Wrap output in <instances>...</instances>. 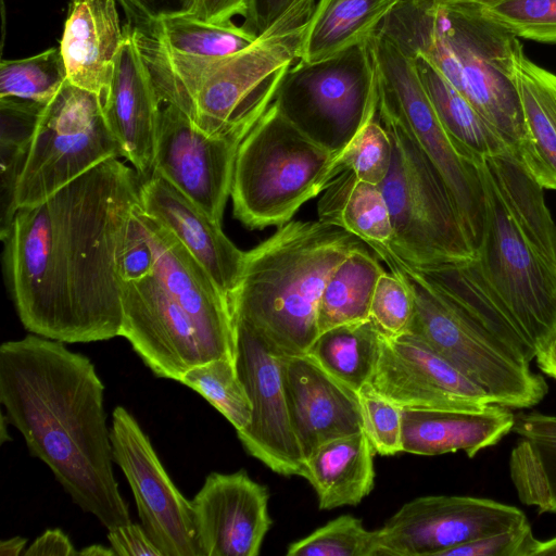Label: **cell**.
Segmentation results:
<instances>
[{
	"mask_svg": "<svg viewBox=\"0 0 556 556\" xmlns=\"http://www.w3.org/2000/svg\"><path fill=\"white\" fill-rule=\"evenodd\" d=\"M141 182L135 168L112 157L17 208L2 239L3 262L26 330L63 343L121 336L117 258Z\"/></svg>",
	"mask_w": 556,
	"mask_h": 556,
	"instance_id": "cell-1",
	"label": "cell"
},
{
	"mask_svg": "<svg viewBox=\"0 0 556 556\" xmlns=\"http://www.w3.org/2000/svg\"><path fill=\"white\" fill-rule=\"evenodd\" d=\"M104 386L91 361L37 334L0 346V402L29 453L106 529L131 522L113 471Z\"/></svg>",
	"mask_w": 556,
	"mask_h": 556,
	"instance_id": "cell-2",
	"label": "cell"
},
{
	"mask_svg": "<svg viewBox=\"0 0 556 556\" xmlns=\"http://www.w3.org/2000/svg\"><path fill=\"white\" fill-rule=\"evenodd\" d=\"M475 165L483 193L476 260L538 354L556 342V226L543 188L511 153Z\"/></svg>",
	"mask_w": 556,
	"mask_h": 556,
	"instance_id": "cell-3",
	"label": "cell"
},
{
	"mask_svg": "<svg viewBox=\"0 0 556 556\" xmlns=\"http://www.w3.org/2000/svg\"><path fill=\"white\" fill-rule=\"evenodd\" d=\"M314 8V0H300L251 46L218 59L173 54L131 26L161 101L176 104L203 131L216 135L257 122L274 103L283 76L301 59Z\"/></svg>",
	"mask_w": 556,
	"mask_h": 556,
	"instance_id": "cell-4",
	"label": "cell"
},
{
	"mask_svg": "<svg viewBox=\"0 0 556 556\" xmlns=\"http://www.w3.org/2000/svg\"><path fill=\"white\" fill-rule=\"evenodd\" d=\"M365 245L319 219L288 222L244 252L239 282L228 298L231 315L250 323L281 355L306 354L318 336V304L329 276Z\"/></svg>",
	"mask_w": 556,
	"mask_h": 556,
	"instance_id": "cell-5",
	"label": "cell"
},
{
	"mask_svg": "<svg viewBox=\"0 0 556 556\" xmlns=\"http://www.w3.org/2000/svg\"><path fill=\"white\" fill-rule=\"evenodd\" d=\"M337 156L294 127L274 102L238 149L233 216L250 229L287 224L339 174Z\"/></svg>",
	"mask_w": 556,
	"mask_h": 556,
	"instance_id": "cell-6",
	"label": "cell"
},
{
	"mask_svg": "<svg viewBox=\"0 0 556 556\" xmlns=\"http://www.w3.org/2000/svg\"><path fill=\"white\" fill-rule=\"evenodd\" d=\"M367 245L412 294L414 309L407 332L473 381L494 404L510 409L530 408L545 397L548 386L542 375L421 279L387 243Z\"/></svg>",
	"mask_w": 556,
	"mask_h": 556,
	"instance_id": "cell-7",
	"label": "cell"
},
{
	"mask_svg": "<svg viewBox=\"0 0 556 556\" xmlns=\"http://www.w3.org/2000/svg\"><path fill=\"white\" fill-rule=\"evenodd\" d=\"M440 41L431 63L494 128L517 159L525 139L513 77L517 37L465 3L438 0Z\"/></svg>",
	"mask_w": 556,
	"mask_h": 556,
	"instance_id": "cell-8",
	"label": "cell"
},
{
	"mask_svg": "<svg viewBox=\"0 0 556 556\" xmlns=\"http://www.w3.org/2000/svg\"><path fill=\"white\" fill-rule=\"evenodd\" d=\"M377 116L392 141L391 166L379 185L392 225L389 248L414 263L475 256L441 174L401 123Z\"/></svg>",
	"mask_w": 556,
	"mask_h": 556,
	"instance_id": "cell-9",
	"label": "cell"
},
{
	"mask_svg": "<svg viewBox=\"0 0 556 556\" xmlns=\"http://www.w3.org/2000/svg\"><path fill=\"white\" fill-rule=\"evenodd\" d=\"M274 102L307 138L339 155L377 116L378 80L368 41L319 61L299 60Z\"/></svg>",
	"mask_w": 556,
	"mask_h": 556,
	"instance_id": "cell-10",
	"label": "cell"
},
{
	"mask_svg": "<svg viewBox=\"0 0 556 556\" xmlns=\"http://www.w3.org/2000/svg\"><path fill=\"white\" fill-rule=\"evenodd\" d=\"M122 156L104 102L67 79L45 105L18 180L16 205L36 204L96 165Z\"/></svg>",
	"mask_w": 556,
	"mask_h": 556,
	"instance_id": "cell-11",
	"label": "cell"
},
{
	"mask_svg": "<svg viewBox=\"0 0 556 556\" xmlns=\"http://www.w3.org/2000/svg\"><path fill=\"white\" fill-rule=\"evenodd\" d=\"M378 80L379 114L401 123L443 177L476 253L483 225V193L475 164L442 127L412 60L379 33L368 40Z\"/></svg>",
	"mask_w": 556,
	"mask_h": 556,
	"instance_id": "cell-12",
	"label": "cell"
},
{
	"mask_svg": "<svg viewBox=\"0 0 556 556\" xmlns=\"http://www.w3.org/2000/svg\"><path fill=\"white\" fill-rule=\"evenodd\" d=\"M123 323L127 339L144 365L160 378H180L191 368L235 353L211 337L177 303L152 274L121 283Z\"/></svg>",
	"mask_w": 556,
	"mask_h": 556,
	"instance_id": "cell-13",
	"label": "cell"
},
{
	"mask_svg": "<svg viewBox=\"0 0 556 556\" xmlns=\"http://www.w3.org/2000/svg\"><path fill=\"white\" fill-rule=\"evenodd\" d=\"M257 122L208 135L182 109L162 102L154 170L222 224L238 149Z\"/></svg>",
	"mask_w": 556,
	"mask_h": 556,
	"instance_id": "cell-14",
	"label": "cell"
},
{
	"mask_svg": "<svg viewBox=\"0 0 556 556\" xmlns=\"http://www.w3.org/2000/svg\"><path fill=\"white\" fill-rule=\"evenodd\" d=\"M235 363L252 405L250 424L237 431L245 451L282 476L306 478V464L291 427L282 357L245 319L232 315Z\"/></svg>",
	"mask_w": 556,
	"mask_h": 556,
	"instance_id": "cell-15",
	"label": "cell"
},
{
	"mask_svg": "<svg viewBox=\"0 0 556 556\" xmlns=\"http://www.w3.org/2000/svg\"><path fill=\"white\" fill-rule=\"evenodd\" d=\"M113 459L134 493L141 526L162 556H202L191 501L176 488L148 435L123 406L113 412Z\"/></svg>",
	"mask_w": 556,
	"mask_h": 556,
	"instance_id": "cell-16",
	"label": "cell"
},
{
	"mask_svg": "<svg viewBox=\"0 0 556 556\" xmlns=\"http://www.w3.org/2000/svg\"><path fill=\"white\" fill-rule=\"evenodd\" d=\"M526 522L522 510L490 498L420 496L378 529L379 556H441L457 545Z\"/></svg>",
	"mask_w": 556,
	"mask_h": 556,
	"instance_id": "cell-17",
	"label": "cell"
},
{
	"mask_svg": "<svg viewBox=\"0 0 556 556\" xmlns=\"http://www.w3.org/2000/svg\"><path fill=\"white\" fill-rule=\"evenodd\" d=\"M370 383L384 397L406 409L494 404L480 387L409 332L400 336L383 332L380 357Z\"/></svg>",
	"mask_w": 556,
	"mask_h": 556,
	"instance_id": "cell-18",
	"label": "cell"
},
{
	"mask_svg": "<svg viewBox=\"0 0 556 556\" xmlns=\"http://www.w3.org/2000/svg\"><path fill=\"white\" fill-rule=\"evenodd\" d=\"M268 500L243 469L210 473L191 501L202 556H257L273 523Z\"/></svg>",
	"mask_w": 556,
	"mask_h": 556,
	"instance_id": "cell-19",
	"label": "cell"
},
{
	"mask_svg": "<svg viewBox=\"0 0 556 556\" xmlns=\"http://www.w3.org/2000/svg\"><path fill=\"white\" fill-rule=\"evenodd\" d=\"M290 422L304 458L321 444L363 430L356 391L307 354L282 357Z\"/></svg>",
	"mask_w": 556,
	"mask_h": 556,
	"instance_id": "cell-20",
	"label": "cell"
},
{
	"mask_svg": "<svg viewBox=\"0 0 556 556\" xmlns=\"http://www.w3.org/2000/svg\"><path fill=\"white\" fill-rule=\"evenodd\" d=\"M162 101L130 24L115 60L104 103L108 125L141 180L154 170L159 114Z\"/></svg>",
	"mask_w": 556,
	"mask_h": 556,
	"instance_id": "cell-21",
	"label": "cell"
},
{
	"mask_svg": "<svg viewBox=\"0 0 556 556\" xmlns=\"http://www.w3.org/2000/svg\"><path fill=\"white\" fill-rule=\"evenodd\" d=\"M141 207L188 249L228 300L239 282L244 252L222 224L155 170L141 182Z\"/></svg>",
	"mask_w": 556,
	"mask_h": 556,
	"instance_id": "cell-22",
	"label": "cell"
},
{
	"mask_svg": "<svg viewBox=\"0 0 556 556\" xmlns=\"http://www.w3.org/2000/svg\"><path fill=\"white\" fill-rule=\"evenodd\" d=\"M137 214L154 253V275L165 291L217 342L235 353V330L227 298L203 265L161 223Z\"/></svg>",
	"mask_w": 556,
	"mask_h": 556,
	"instance_id": "cell-23",
	"label": "cell"
},
{
	"mask_svg": "<svg viewBox=\"0 0 556 556\" xmlns=\"http://www.w3.org/2000/svg\"><path fill=\"white\" fill-rule=\"evenodd\" d=\"M515 414L498 404L464 408H402V450L417 455L463 451L468 457L511 432Z\"/></svg>",
	"mask_w": 556,
	"mask_h": 556,
	"instance_id": "cell-24",
	"label": "cell"
},
{
	"mask_svg": "<svg viewBox=\"0 0 556 556\" xmlns=\"http://www.w3.org/2000/svg\"><path fill=\"white\" fill-rule=\"evenodd\" d=\"M123 39L115 0H71L60 42L70 83L105 103Z\"/></svg>",
	"mask_w": 556,
	"mask_h": 556,
	"instance_id": "cell-25",
	"label": "cell"
},
{
	"mask_svg": "<svg viewBox=\"0 0 556 556\" xmlns=\"http://www.w3.org/2000/svg\"><path fill=\"white\" fill-rule=\"evenodd\" d=\"M401 260L428 285L504 343L522 362L530 365L535 359V350L484 278L476 255L424 263Z\"/></svg>",
	"mask_w": 556,
	"mask_h": 556,
	"instance_id": "cell-26",
	"label": "cell"
},
{
	"mask_svg": "<svg viewBox=\"0 0 556 556\" xmlns=\"http://www.w3.org/2000/svg\"><path fill=\"white\" fill-rule=\"evenodd\" d=\"M513 77L525 124L517 160L543 189L556 190V74L531 61L518 40Z\"/></svg>",
	"mask_w": 556,
	"mask_h": 556,
	"instance_id": "cell-27",
	"label": "cell"
},
{
	"mask_svg": "<svg viewBox=\"0 0 556 556\" xmlns=\"http://www.w3.org/2000/svg\"><path fill=\"white\" fill-rule=\"evenodd\" d=\"M374 448L364 430L330 440L305 458L319 509L354 506L374 489Z\"/></svg>",
	"mask_w": 556,
	"mask_h": 556,
	"instance_id": "cell-28",
	"label": "cell"
},
{
	"mask_svg": "<svg viewBox=\"0 0 556 556\" xmlns=\"http://www.w3.org/2000/svg\"><path fill=\"white\" fill-rule=\"evenodd\" d=\"M511 431L517 439L508 468L519 501L556 515V415L519 413Z\"/></svg>",
	"mask_w": 556,
	"mask_h": 556,
	"instance_id": "cell-29",
	"label": "cell"
},
{
	"mask_svg": "<svg viewBox=\"0 0 556 556\" xmlns=\"http://www.w3.org/2000/svg\"><path fill=\"white\" fill-rule=\"evenodd\" d=\"M412 61L442 127L467 162L476 164L511 153L494 128L431 63L421 56Z\"/></svg>",
	"mask_w": 556,
	"mask_h": 556,
	"instance_id": "cell-30",
	"label": "cell"
},
{
	"mask_svg": "<svg viewBox=\"0 0 556 556\" xmlns=\"http://www.w3.org/2000/svg\"><path fill=\"white\" fill-rule=\"evenodd\" d=\"M399 1L320 0L307 23L300 60L319 61L368 41Z\"/></svg>",
	"mask_w": 556,
	"mask_h": 556,
	"instance_id": "cell-31",
	"label": "cell"
},
{
	"mask_svg": "<svg viewBox=\"0 0 556 556\" xmlns=\"http://www.w3.org/2000/svg\"><path fill=\"white\" fill-rule=\"evenodd\" d=\"M318 219L345 229L366 244L389 243L390 213L379 185L364 181L350 169L338 174L323 191Z\"/></svg>",
	"mask_w": 556,
	"mask_h": 556,
	"instance_id": "cell-32",
	"label": "cell"
},
{
	"mask_svg": "<svg viewBox=\"0 0 556 556\" xmlns=\"http://www.w3.org/2000/svg\"><path fill=\"white\" fill-rule=\"evenodd\" d=\"M382 338L383 331L368 318L320 332L306 354L357 392L376 371Z\"/></svg>",
	"mask_w": 556,
	"mask_h": 556,
	"instance_id": "cell-33",
	"label": "cell"
},
{
	"mask_svg": "<svg viewBox=\"0 0 556 556\" xmlns=\"http://www.w3.org/2000/svg\"><path fill=\"white\" fill-rule=\"evenodd\" d=\"M368 248L352 251L329 276L318 304V334L339 325L370 318L372 294L386 270Z\"/></svg>",
	"mask_w": 556,
	"mask_h": 556,
	"instance_id": "cell-34",
	"label": "cell"
},
{
	"mask_svg": "<svg viewBox=\"0 0 556 556\" xmlns=\"http://www.w3.org/2000/svg\"><path fill=\"white\" fill-rule=\"evenodd\" d=\"M46 104L0 98V237L7 236L17 211L16 191Z\"/></svg>",
	"mask_w": 556,
	"mask_h": 556,
	"instance_id": "cell-35",
	"label": "cell"
},
{
	"mask_svg": "<svg viewBox=\"0 0 556 556\" xmlns=\"http://www.w3.org/2000/svg\"><path fill=\"white\" fill-rule=\"evenodd\" d=\"M140 28L151 34L166 51L194 59L229 56L257 39L255 34L232 22L215 24L191 15L166 18Z\"/></svg>",
	"mask_w": 556,
	"mask_h": 556,
	"instance_id": "cell-36",
	"label": "cell"
},
{
	"mask_svg": "<svg viewBox=\"0 0 556 556\" xmlns=\"http://www.w3.org/2000/svg\"><path fill=\"white\" fill-rule=\"evenodd\" d=\"M203 396L236 429L245 428L252 416V405L241 382L235 359L223 357L189 369L179 380Z\"/></svg>",
	"mask_w": 556,
	"mask_h": 556,
	"instance_id": "cell-37",
	"label": "cell"
},
{
	"mask_svg": "<svg viewBox=\"0 0 556 556\" xmlns=\"http://www.w3.org/2000/svg\"><path fill=\"white\" fill-rule=\"evenodd\" d=\"M67 80L60 47L20 60L0 63V98L49 103Z\"/></svg>",
	"mask_w": 556,
	"mask_h": 556,
	"instance_id": "cell-38",
	"label": "cell"
},
{
	"mask_svg": "<svg viewBox=\"0 0 556 556\" xmlns=\"http://www.w3.org/2000/svg\"><path fill=\"white\" fill-rule=\"evenodd\" d=\"M463 3L517 38L556 43V0H485Z\"/></svg>",
	"mask_w": 556,
	"mask_h": 556,
	"instance_id": "cell-39",
	"label": "cell"
},
{
	"mask_svg": "<svg viewBox=\"0 0 556 556\" xmlns=\"http://www.w3.org/2000/svg\"><path fill=\"white\" fill-rule=\"evenodd\" d=\"M379 532L361 519L342 515L291 543L288 556H379Z\"/></svg>",
	"mask_w": 556,
	"mask_h": 556,
	"instance_id": "cell-40",
	"label": "cell"
},
{
	"mask_svg": "<svg viewBox=\"0 0 556 556\" xmlns=\"http://www.w3.org/2000/svg\"><path fill=\"white\" fill-rule=\"evenodd\" d=\"M392 141L378 116L369 121L337 156L336 167L352 170L357 178L380 185L389 173Z\"/></svg>",
	"mask_w": 556,
	"mask_h": 556,
	"instance_id": "cell-41",
	"label": "cell"
},
{
	"mask_svg": "<svg viewBox=\"0 0 556 556\" xmlns=\"http://www.w3.org/2000/svg\"><path fill=\"white\" fill-rule=\"evenodd\" d=\"M363 430L375 453L392 456L402 450V408L380 394L370 382L357 391Z\"/></svg>",
	"mask_w": 556,
	"mask_h": 556,
	"instance_id": "cell-42",
	"label": "cell"
},
{
	"mask_svg": "<svg viewBox=\"0 0 556 556\" xmlns=\"http://www.w3.org/2000/svg\"><path fill=\"white\" fill-rule=\"evenodd\" d=\"M413 309V299L407 286L391 271H384L372 294L370 318L386 334L400 336L407 332Z\"/></svg>",
	"mask_w": 556,
	"mask_h": 556,
	"instance_id": "cell-43",
	"label": "cell"
},
{
	"mask_svg": "<svg viewBox=\"0 0 556 556\" xmlns=\"http://www.w3.org/2000/svg\"><path fill=\"white\" fill-rule=\"evenodd\" d=\"M528 522L452 547L441 556H533L538 543Z\"/></svg>",
	"mask_w": 556,
	"mask_h": 556,
	"instance_id": "cell-44",
	"label": "cell"
},
{
	"mask_svg": "<svg viewBox=\"0 0 556 556\" xmlns=\"http://www.w3.org/2000/svg\"><path fill=\"white\" fill-rule=\"evenodd\" d=\"M139 205L132 211L117 258L118 275L123 281L138 280L154 270V253L137 214Z\"/></svg>",
	"mask_w": 556,
	"mask_h": 556,
	"instance_id": "cell-45",
	"label": "cell"
},
{
	"mask_svg": "<svg viewBox=\"0 0 556 556\" xmlns=\"http://www.w3.org/2000/svg\"><path fill=\"white\" fill-rule=\"evenodd\" d=\"M130 25L147 27L163 20L191 15L197 0H119Z\"/></svg>",
	"mask_w": 556,
	"mask_h": 556,
	"instance_id": "cell-46",
	"label": "cell"
},
{
	"mask_svg": "<svg viewBox=\"0 0 556 556\" xmlns=\"http://www.w3.org/2000/svg\"><path fill=\"white\" fill-rule=\"evenodd\" d=\"M116 556H162L142 526L129 522L108 532Z\"/></svg>",
	"mask_w": 556,
	"mask_h": 556,
	"instance_id": "cell-47",
	"label": "cell"
},
{
	"mask_svg": "<svg viewBox=\"0 0 556 556\" xmlns=\"http://www.w3.org/2000/svg\"><path fill=\"white\" fill-rule=\"evenodd\" d=\"M300 0H250L244 28L257 37L283 17Z\"/></svg>",
	"mask_w": 556,
	"mask_h": 556,
	"instance_id": "cell-48",
	"label": "cell"
},
{
	"mask_svg": "<svg viewBox=\"0 0 556 556\" xmlns=\"http://www.w3.org/2000/svg\"><path fill=\"white\" fill-rule=\"evenodd\" d=\"M250 0H197L191 16L215 24L230 23L236 15L247 17Z\"/></svg>",
	"mask_w": 556,
	"mask_h": 556,
	"instance_id": "cell-49",
	"label": "cell"
},
{
	"mask_svg": "<svg viewBox=\"0 0 556 556\" xmlns=\"http://www.w3.org/2000/svg\"><path fill=\"white\" fill-rule=\"evenodd\" d=\"M24 556H76L68 536L61 529H48L23 553Z\"/></svg>",
	"mask_w": 556,
	"mask_h": 556,
	"instance_id": "cell-50",
	"label": "cell"
},
{
	"mask_svg": "<svg viewBox=\"0 0 556 556\" xmlns=\"http://www.w3.org/2000/svg\"><path fill=\"white\" fill-rule=\"evenodd\" d=\"M539 368L548 377L556 380V345L540 352L535 356Z\"/></svg>",
	"mask_w": 556,
	"mask_h": 556,
	"instance_id": "cell-51",
	"label": "cell"
},
{
	"mask_svg": "<svg viewBox=\"0 0 556 556\" xmlns=\"http://www.w3.org/2000/svg\"><path fill=\"white\" fill-rule=\"evenodd\" d=\"M27 539L22 536H14L0 542V555L1 556H18L22 554Z\"/></svg>",
	"mask_w": 556,
	"mask_h": 556,
	"instance_id": "cell-52",
	"label": "cell"
},
{
	"mask_svg": "<svg viewBox=\"0 0 556 556\" xmlns=\"http://www.w3.org/2000/svg\"><path fill=\"white\" fill-rule=\"evenodd\" d=\"M533 556H556V536L546 541H538Z\"/></svg>",
	"mask_w": 556,
	"mask_h": 556,
	"instance_id": "cell-53",
	"label": "cell"
},
{
	"mask_svg": "<svg viewBox=\"0 0 556 556\" xmlns=\"http://www.w3.org/2000/svg\"><path fill=\"white\" fill-rule=\"evenodd\" d=\"M81 556H116L112 547H106L101 544H92L78 551Z\"/></svg>",
	"mask_w": 556,
	"mask_h": 556,
	"instance_id": "cell-54",
	"label": "cell"
},
{
	"mask_svg": "<svg viewBox=\"0 0 556 556\" xmlns=\"http://www.w3.org/2000/svg\"><path fill=\"white\" fill-rule=\"evenodd\" d=\"M446 1L480 2V1H485V0H446Z\"/></svg>",
	"mask_w": 556,
	"mask_h": 556,
	"instance_id": "cell-55",
	"label": "cell"
},
{
	"mask_svg": "<svg viewBox=\"0 0 556 556\" xmlns=\"http://www.w3.org/2000/svg\"><path fill=\"white\" fill-rule=\"evenodd\" d=\"M553 345H556V342H555ZM551 346H552V345H551ZM551 346H549V348H551Z\"/></svg>",
	"mask_w": 556,
	"mask_h": 556,
	"instance_id": "cell-56",
	"label": "cell"
}]
</instances>
